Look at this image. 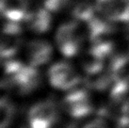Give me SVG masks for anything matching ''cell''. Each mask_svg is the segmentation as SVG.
<instances>
[{
    "label": "cell",
    "mask_w": 129,
    "mask_h": 128,
    "mask_svg": "<svg viewBox=\"0 0 129 128\" xmlns=\"http://www.w3.org/2000/svg\"><path fill=\"white\" fill-rule=\"evenodd\" d=\"M24 21L29 31L37 34H43L50 29L52 16L50 11H48L45 7H36L28 10Z\"/></svg>",
    "instance_id": "obj_8"
},
{
    "label": "cell",
    "mask_w": 129,
    "mask_h": 128,
    "mask_svg": "<svg viewBox=\"0 0 129 128\" xmlns=\"http://www.w3.org/2000/svg\"><path fill=\"white\" fill-rule=\"evenodd\" d=\"M78 2V0H45L44 7L53 12H60L69 9L72 10Z\"/></svg>",
    "instance_id": "obj_16"
},
{
    "label": "cell",
    "mask_w": 129,
    "mask_h": 128,
    "mask_svg": "<svg viewBox=\"0 0 129 128\" xmlns=\"http://www.w3.org/2000/svg\"><path fill=\"white\" fill-rule=\"evenodd\" d=\"M28 10L26 0H1L0 2L1 14L6 20L12 22L24 21Z\"/></svg>",
    "instance_id": "obj_11"
},
{
    "label": "cell",
    "mask_w": 129,
    "mask_h": 128,
    "mask_svg": "<svg viewBox=\"0 0 129 128\" xmlns=\"http://www.w3.org/2000/svg\"><path fill=\"white\" fill-rule=\"evenodd\" d=\"M87 34L78 22L72 21L61 25L56 33V43L60 53L71 57L79 53Z\"/></svg>",
    "instance_id": "obj_1"
},
{
    "label": "cell",
    "mask_w": 129,
    "mask_h": 128,
    "mask_svg": "<svg viewBox=\"0 0 129 128\" xmlns=\"http://www.w3.org/2000/svg\"><path fill=\"white\" fill-rule=\"evenodd\" d=\"M25 55L31 66L39 67L49 62L53 55V48L44 40H32L26 45Z\"/></svg>",
    "instance_id": "obj_7"
},
{
    "label": "cell",
    "mask_w": 129,
    "mask_h": 128,
    "mask_svg": "<svg viewBox=\"0 0 129 128\" xmlns=\"http://www.w3.org/2000/svg\"><path fill=\"white\" fill-rule=\"evenodd\" d=\"M62 128H74L72 125H68V126H65V127H62Z\"/></svg>",
    "instance_id": "obj_18"
},
{
    "label": "cell",
    "mask_w": 129,
    "mask_h": 128,
    "mask_svg": "<svg viewBox=\"0 0 129 128\" xmlns=\"http://www.w3.org/2000/svg\"><path fill=\"white\" fill-rule=\"evenodd\" d=\"M113 77L108 68V70H102L99 73L88 75L86 78V85L91 89L95 90H104L109 86L113 85Z\"/></svg>",
    "instance_id": "obj_14"
},
{
    "label": "cell",
    "mask_w": 129,
    "mask_h": 128,
    "mask_svg": "<svg viewBox=\"0 0 129 128\" xmlns=\"http://www.w3.org/2000/svg\"><path fill=\"white\" fill-rule=\"evenodd\" d=\"M108 68L114 83L129 87V56L111 57Z\"/></svg>",
    "instance_id": "obj_13"
},
{
    "label": "cell",
    "mask_w": 129,
    "mask_h": 128,
    "mask_svg": "<svg viewBox=\"0 0 129 128\" xmlns=\"http://www.w3.org/2000/svg\"><path fill=\"white\" fill-rule=\"evenodd\" d=\"M127 30H128V31H127V32H128V33H129V27H128V29H127Z\"/></svg>",
    "instance_id": "obj_19"
},
{
    "label": "cell",
    "mask_w": 129,
    "mask_h": 128,
    "mask_svg": "<svg viewBox=\"0 0 129 128\" xmlns=\"http://www.w3.org/2000/svg\"><path fill=\"white\" fill-rule=\"evenodd\" d=\"M62 110L73 118H83L93 110L92 100L88 90L82 89H71L60 103Z\"/></svg>",
    "instance_id": "obj_2"
},
{
    "label": "cell",
    "mask_w": 129,
    "mask_h": 128,
    "mask_svg": "<svg viewBox=\"0 0 129 128\" xmlns=\"http://www.w3.org/2000/svg\"><path fill=\"white\" fill-rule=\"evenodd\" d=\"M82 128H108L106 122L102 120H93L84 125Z\"/></svg>",
    "instance_id": "obj_17"
},
{
    "label": "cell",
    "mask_w": 129,
    "mask_h": 128,
    "mask_svg": "<svg viewBox=\"0 0 129 128\" xmlns=\"http://www.w3.org/2000/svg\"><path fill=\"white\" fill-rule=\"evenodd\" d=\"M40 83H41L40 73L37 71V69L34 66H31L29 64L25 66L21 79L15 89V91L23 95L29 94L39 87Z\"/></svg>",
    "instance_id": "obj_12"
},
{
    "label": "cell",
    "mask_w": 129,
    "mask_h": 128,
    "mask_svg": "<svg viewBox=\"0 0 129 128\" xmlns=\"http://www.w3.org/2000/svg\"><path fill=\"white\" fill-rule=\"evenodd\" d=\"M57 108L54 102L43 101L34 105L27 115L29 128H52L57 122Z\"/></svg>",
    "instance_id": "obj_4"
},
{
    "label": "cell",
    "mask_w": 129,
    "mask_h": 128,
    "mask_svg": "<svg viewBox=\"0 0 129 128\" xmlns=\"http://www.w3.org/2000/svg\"><path fill=\"white\" fill-rule=\"evenodd\" d=\"M3 75L1 80V86L5 89L15 90L18 85L21 76L25 68V64L19 60L13 59H4Z\"/></svg>",
    "instance_id": "obj_9"
},
{
    "label": "cell",
    "mask_w": 129,
    "mask_h": 128,
    "mask_svg": "<svg viewBox=\"0 0 129 128\" xmlns=\"http://www.w3.org/2000/svg\"><path fill=\"white\" fill-rule=\"evenodd\" d=\"M21 25L17 22L6 20L3 23L0 53L3 59H9L18 52L22 44Z\"/></svg>",
    "instance_id": "obj_5"
},
{
    "label": "cell",
    "mask_w": 129,
    "mask_h": 128,
    "mask_svg": "<svg viewBox=\"0 0 129 128\" xmlns=\"http://www.w3.org/2000/svg\"><path fill=\"white\" fill-rule=\"evenodd\" d=\"M106 55L102 51L91 46L84 51L80 57V65L87 75H93L104 70Z\"/></svg>",
    "instance_id": "obj_10"
},
{
    "label": "cell",
    "mask_w": 129,
    "mask_h": 128,
    "mask_svg": "<svg viewBox=\"0 0 129 128\" xmlns=\"http://www.w3.org/2000/svg\"><path fill=\"white\" fill-rule=\"evenodd\" d=\"M98 13L111 23H128L129 0H96Z\"/></svg>",
    "instance_id": "obj_6"
},
{
    "label": "cell",
    "mask_w": 129,
    "mask_h": 128,
    "mask_svg": "<svg viewBox=\"0 0 129 128\" xmlns=\"http://www.w3.org/2000/svg\"><path fill=\"white\" fill-rule=\"evenodd\" d=\"M48 79L51 86L60 90H71L80 82L77 71L68 62H57L48 71Z\"/></svg>",
    "instance_id": "obj_3"
},
{
    "label": "cell",
    "mask_w": 129,
    "mask_h": 128,
    "mask_svg": "<svg viewBox=\"0 0 129 128\" xmlns=\"http://www.w3.org/2000/svg\"><path fill=\"white\" fill-rule=\"evenodd\" d=\"M15 107L7 97H3L0 103V128H7L14 118Z\"/></svg>",
    "instance_id": "obj_15"
}]
</instances>
